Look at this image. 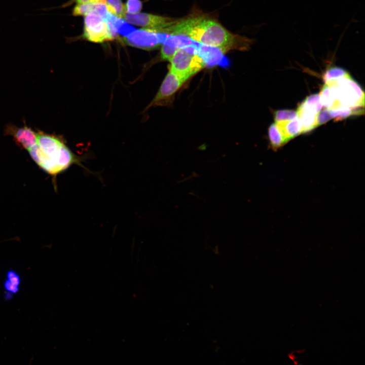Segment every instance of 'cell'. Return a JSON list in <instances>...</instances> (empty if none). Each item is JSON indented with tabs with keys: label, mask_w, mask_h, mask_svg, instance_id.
I'll list each match as a JSON object with an SVG mask.
<instances>
[{
	"label": "cell",
	"mask_w": 365,
	"mask_h": 365,
	"mask_svg": "<svg viewBox=\"0 0 365 365\" xmlns=\"http://www.w3.org/2000/svg\"><path fill=\"white\" fill-rule=\"evenodd\" d=\"M160 33L184 36L215 48L222 54L233 50H247L252 44L251 39L230 31L215 18L200 12L176 19Z\"/></svg>",
	"instance_id": "1"
},
{
	"label": "cell",
	"mask_w": 365,
	"mask_h": 365,
	"mask_svg": "<svg viewBox=\"0 0 365 365\" xmlns=\"http://www.w3.org/2000/svg\"><path fill=\"white\" fill-rule=\"evenodd\" d=\"M36 143L27 151L33 160L46 172L55 177L79 159L66 145L61 136L36 130Z\"/></svg>",
	"instance_id": "2"
},
{
	"label": "cell",
	"mask_w": 365,
	"mask_h": 365,
	"mask_svg": "<svg viewBox=\"0 0 365 365\" xmlns=\"http://www.w3.org/2000/svg\"><path fill=\"white\" fill-rule=\"evenodd\" d=\"M325 84L331 90L335 101L339 102L343 106L351 108L364 107V92L350 74L327 81Z\"/></svg>",
	"instance_id": "3"
},
{
	"label": "cell",
	"mask_w": 365,
	"mask_h": 365,
	"mask_svg": "<svg viewBox=\"0 0 365 365\" xmlns=\"http://www.w3.org/2000/svg\"><path fill=\"white\" fill-rule=\"evenodd\" d=\"M197 46L193 43L185 47L178 48L169 61V69L187 80L202 69L206 64L197 53Z\"/></svg>",
	"instance_id": "4"
},
{
	"label": "cell",
	"mask_w": 365,
	"mask_h": 365,
	"mask_svg": "<svg viewBox=\"0 0 365 365\" xmlns=\"http://www.w3.org/2000/svg\"><path fill=\"white\" fill-rule=\"evenodd\" d=\"M187 81L176 72L169 69L163 80L158 92L145 109L152 106H163L168 104L174 94Z\"/></svg>",
	"instance_id": "5"
},
{
	"label": "cell",
	"mask_w": 365,
	"mask_h": 365,
	"mask_svg": "<svg viewBox=\"0 0 365 365\" xmlns=\"http://www.w3.org/2000/svg\"><path fill=\"white\" fill-rule=\"evenodd\" d=\"M83 34L86 40L94 43H102L115 38L105 20L94 12L85 18Z\"/></svg>",
	"instance_id": "6"
},
{
	"label": "cell",
	"mask_w": 365,
	"mask_h": 365,
	"mask_svg": "<svg viewBox=\"0 0 365 365\" xmlns=\"http://www.w3.org/2000/svg\"><path fill=\"white\" fill-rule=\"evenodd\" d=\"M125 21L132 24L142 26L157 32L173 25L177 19L152 14L137 13L129 14L125 13L123 16Z\"/></svg>",
	"instance_id": "7"
},
{
	"label": "cell",
	"mask_w": 365,
	"mask_h": 365,
	"mask_svg": "<svg viewBox=\"0 0 365 365\" xmlns=\"http://www.w3.org/2000/svg\"><path fill=\"white\" fill-rule=\"evenodd\" d=\"M166 34L157 32L147 28L135 30L125 36L124 42L129 46L151 50L163 44Z\"/></svg>",
	"instance_id": "8"
},
{
	"label": "cell",
	"mask_w": 365,
	"mask_h": 365,
	"mask_svg": "<svg viewBox=\"0 0 365 365\" xmlns=\"http://www.w3.org/2000/svg\"><path fill=\"white\" fill-rule=\"evenodd\" d=\"M5 134L12 136L16 144L26 151L36 143V131L26 125L18 127L13 124H8L5 127Z\"/></svg>",
	"instance_id": "9"
},
{
	"label": "cell",
	"mask_w": 365,
	"mask_h": 365,
	"mask_svg": "<svg viewBox=\"0 0 365 365\" xmlns=\"http://www.w3.org/2000/svg\"><path fill=\"white\" fill-rule=\"evenodd\" d=\"M296 112L301 125V133H307L317 127L316 117L318 113L307 106L302 102Z\"/></svg>",
	"instance_id": "10"
},
{
	"label": "cell",
	"mask_w": 365,
	"mask_h": 365,
	"mask_svg": "<svg viewBox=\"0 0 365 365\" xmlns=\"http://www.w3.org/2000/svg\"><path fill=\"white\" fill-rule=\"evenodd\" d=\"M282 137L284 143L301 133V125L298 117L292 120L275 122Z\"/></svg>",
	"instance_id": "11"
},
{
	"label": "cell",
	"mask_w": 365,
	"mask_h": 365,
	"mask_svg": "<svg viewBox=\"0 0 365 365\" xmlns=\"http://www.w3.org/2000/svg\"><path fill=\"white\" fill-rule=\"evenodd\" d=\"M332 118L336 120H341L348 117L361 115L364 113L363 108H351L349 107H342L334 110H329Z\"/></svg>",
	"instance_id": "12"
},
{
	"label": "cell",
	"mask_w": 365,
	"mask_h": 365,
	"mask_svg": "<svg viewBox=\"0 0 365 365\" xmlns=\"http://www.w3.org/2000/svg\"><path fill=\"white\" fill-rule=\"evenodd\" d=\"M268 135L273 150H277L284 144L281 134L275 123L272 124L269 127Z\"/></svg>",
	"instance_id": "13"
},
{
	"label": "cell",
	"mask_w": 365,
	"mask_h": 365,
	"mask_svg": "<svg viewBox=\"0 0 365 365\" xmlns=\"http://www.w3.org/2000/svg\"><path fill=\"white\" fill-rule=\"evenodd\" d=\"M319 96L322 105L328 110L331 109L335 102V99L331 90L326 84L323 86Z\"/></svg>",
	"instance_id": "14"
},
{
	"label": "cell",
	"mask_w": 365,
	"mask_h": 365,
	"mask_svg": "<svg viewBox=\"0 0 365 365\" xmlns=\"http://www.w3.org/2000/svg\"><path fill=\"white\" fill-rule=\"evenodd\" d=\"M105 5L109 13L117 17L122 18L125 10L122 0H105Z\"/></svg>",
	"instance_id": "15"
},
{
	"label": "cell",
	"mask_w": 365,
	"mask_h": 365,
	"mask_svg": "<svg viewBox=\"0 0 365 365\" xmlns=\"http://www.w3.org/2000/svg\"><path fill=\"white\" fill-rule=\"evenodd\" d=\"M98 2L88 3L77 4V5L74 7L73 9V15L75 16H86V15L92 12H94L96 4V3Z\"/></svg>",
	"instance_id": "16"
},
{
	"label": "cell",
	"mask_w": 365,
	"mask_h": 365,
	"mask_svg": "<svg viewBox=\"0 0 365 365\" xmlns=\"http://www.w3.org/2000/svg\"><path fill=\"white\" fill-rule=\"evenodd\" d=\"M349 74L343 68L338 66H332L327 68L323 75L324 82L345 77Z\"/></svg>",
	"instance_id": "17"
},
{
	"label": "cell",
	"mask_w": 365,
	"mask_h": 365,
	"mask_svg": "<svg viewBox=\"0 0 365 365\" xmlns=\"http://www.w3.org/2000/svg\"><path fill=\"white\" fill-rule=\"evenodd\" d=\"M303 102L317 113L321 111L323 106L320 102L319 96L318 94L309 95L306 97Z\"/></svg>",
	"instance_id": "18"
},
{
	"label": "cell",
	"mask_w": 365,
	"mask_h": 365,
	"mask_svg": "<svg viewBox=\"0 0 365 365\" xmlns=\"http://www.w3.org/2000/svg\"><path fill=\"white\" fill-rule=\"evenodd\" d=\"M297 117V112L293 110H278L274 114L275 122L292 120Z\"/></svg>",
	"instance_id": "19"
},
{
	"label": "cell",
	"mask_w": 365,
	"mask_h": 365,
	"mask_svg": "<svg viewBox=\"0 0 365 365\" xmlns=\"http://www.w3.org/2000/svg\"><path fill=\"white\" fill-rule=\"evenodd\" d=\"M178 47L163 43L161 49V57L162 60L170 61Z\"/></svg>",
	"instance_id": "20"
},
{
	"label": "cell",
	"mask_w": 365,
	"mask_h": 365,
	"mask_svg": "<svg viewBox=\"0 0 365 365\" xmlns=\"http://www.w3.org/2000/svg\"><path fill=\"white\" fill-rule=\"evenodd\" d=\"M142 8V3L139 0H127L124 6L125 13L136 14Z\"/></svg>",
	"instance_id": "21"
},
{
	"label": "cell",
	"mask_w": 365,
	"mask_h": 365,
	"mask_svg": "<svg viewBox=\"0 0 365 365\" xmlns=\"http://www.w3.org/2000/svg\"><path fill=\"white\" fill-rule=\"evenodd\" d=\"M330 110L325 108L320 111L316 117V126H320L330 120L332 119Z\"/></svg>",
	"instance_id": "22"
},
{
	"label": "cell",
	"mask_w": 365,
	"mask_h": 365,
	"mask_svg": "<svg viewBox=\"0 0 365 365\" xmlns=\"http://www.w3.org/2000/svg\"><path fill=\"white\" fill-rule=\"evenodd\" d=\"M6 279L13 284L19 286L21 284V278L20 275L14 270H9L6 275Z\"/></svg>",
	"instance_id": "23"
},
{
	"label": "cell",
	"mask_w": 365,
	"mask_h": 365,
	"mask_svg": "<svg viewBox=\"0 0 365 365\" xmlns=\"http://www.w3.org/2000/svg\"><path fill=\"white\" fill-rule=\"evenodd\" d=\"M4 287L6 292L8 293V295L10 294L11 296L18 293L20 289V286L13 284L7 279L4 281Z\"/></svg>",
	"instance_id": "24"
},
{
	"label": "cell",
	"mask_w": 365,
	"mask_h": 365,
	"mask_svg": "<svg viewBox=\"0 0 365 365\" xmlns=\"http://www.w3.org/2000/svg\"><path fill=\"white\" fill-rule=\"evenodd\" d=\"M101 0H74L77 4L93 3L100 1Z\"/></svg>",
	"instance_id": "25"
}]
</instances>
